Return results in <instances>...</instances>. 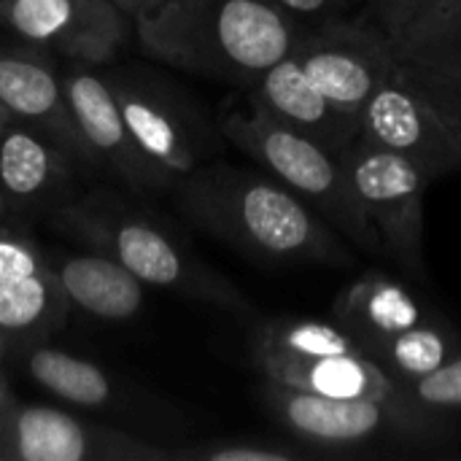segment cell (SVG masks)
Masks as SVG:
<instances>
[{
	"label": "cell",
	"mask_w": 461,
	"mask_h": 461,
	"mask_svg": "<svg viewBox=\"0 0 461 461\" xmlns=\"http://www.w3.org/2000/svg\"><path fill=\"white\" fill-rule=\"evenodd\" d=\"M178 213L200 232L267 267L357 265L359 251L270 173L211 159L173 186Z\"/></svg>",
	"instance_id": "cell-1"
},
{
	"label": "cell",
	"mask_w": 461,
	"mask_h": 461,
	"mask_svg": "<svg viewBox=\"0 0 461 461\" xmlns=\"http://www.w3.org/2000/svg\"><path fill=\"white\" fill-rule=\"evenodd\" d=\"M303 32L273 0H165L132 19L146 57L243 92L289 57Z\"/></svg>",
	"instance_id": "cell-2"
},
{
	"label": "cell",
	"mask_w": 461,
	"mask_h": 461,
	"mask_svg": "<svg viewBox=\"0 0 461 461\" xmlns=\"http://www.w3.org/2000/svg\"><path fill=\"white\" fill-rule=\"evenodd\" d=\"M259 402L281 432L319 459L461 454V416L432 411L402 389L386 400H332L262 378Z\"/></svg>",
	"instance_id": "cell-3"
},
{
	"label": "cell",
	"mask_w": 461,
	"mask_h": 461,
	"mask_svg": "<svg viewBox=\"0 0 461 461\" xmlns=\"http://www.w3.org/2000/svg\"><path fill=\"white\" fill-rule=\"evenodd\" d=\"M54 221L84 246L122 262L149 289L205 303L235 316L254 313L249 297L227 276L203 262L165 224L108 189L62 203Z\"/></svg>",
	"instance_id": "cell-4"
},
{
	"label": "cell",
	"mask_w": 461,
	"mask_h": 461,
	"mask_svg": "<svg viewBox=\"0 0 461 461\" xmlns=\"http://www.w3.org/2000/svg\"><path fill=\"white\" fill-rule=\"evenodd\" d=\"M221 135L265 173L311 205L359 254L381 257V240L362 213L343 159L292 132L257 108H232L219 119Z\"/></svg>",
	"instance_id": "cell-5"
},
{
	"label": "cell",
	"mask_w": 461,
	"mask_h": 461,
	"mask_svg": "<svg viewBox=\"0 0 461 461\" xmlns=\"http://www.w3.org/2000/svg\"><path fill=\"white\" fill-rule=\"evenodd\" d=\"M8 359H14L27 381H32L57 402L84 413H95L113 427L138 432L159 443L197 429V421L186 416L178 405L146 392L135 381L116 375L113 370L86 357L54 348L49 346V340L22 348Z\"/></svg>",
	"instance_id": "cell-6"
},
{
	"label": "cell",
	"mask_w": 461,
	"mask_h": 461,
	"mask_svg": "<svg viewBox=\"0 0 461 461\" xmlns=\"http://www.w3.org/2000/svg\"><path fill=\"white\" fill-rule=\"evenodd\" d=\"M140 151L176 181L211 162L221 127L181 86L143 68L103 70Z\"/></svg>",
	"instance_id": "cell-7"
},
{
	"label": "cell",
	"mask_w": 461,
	"mask_h": 461,
	"mask_svg": "<svg viewBox=\"0 0 461 461\" xmlns=\"http://www.w3.org/2000/svg\"><path fill=\"white\" fill-rule=\"evenodd\" d=\"M351 192L381 240V259L402 278L427 281L424 267V197L432 181L405 157L359 135L343 154Z\"/></svg>",
	"instance_id": "cell-8"
},
{
	"label": "cell",
	"mask_w": 461,
	"mask_h": 461,
	"mask_svg": "<svg viewBox=\"0 0 461 461\" xmlns=\"http://www.w3.org/2000/svg\"><path fill=\"white\" fill-rule=\"evenodd\" d=\"M0 461H170V446L68 408L0 411Z\"/></svg>",
	"instance_id": "cell-9"
},
{
	"label": "cell",
	"mask_w": 461,
	"mask_h": 461,
	"mask_svg": "<svg viewBox=\"0 0 461 461\" xmlns=\"http://www.w3.org/2000/svg\"><path fill=\"white\" fill-rule=\"evenodd\" d=\"M292 57L330 100L359 116L400 65L394 41L359 11L305 30Z\"/></svg>",
	"instance_id": "cell-10"
},
{
	"label": "cell",
	"mask_w": 461,
	"mask_h": 461,
	"mask_svg": "<svg viewBox=\"0 0 461 461\" xmlns=\"http://www.w3.org/2000/svg\"><path fill=\"white\" fill-rule=\"evenodd\" d=\"M0 24L19 41L76 65H108L132 38V19L113 0H0Z\"/></svg>",
	"instance_id": "cell-11"
},
{
	"label": "cell",
	"mask_w": 461,
	"mask_h": 461,
	"mask_svg": "<svg viewBox=\"0 0 461 461\" xmlns=\"http://www.w3.org/2000/svg\"><path fill=\"white\" fill-rule=\"evenodd\" d=\"M362 138L405 157L432 184L461 170L456 140L405 59H400L394 73L365 105Z\"/></svg>",
	"instance_id": "cell-12"
},
{
	"label": "cell",
	"mask_w": 461,
	"mask_h": 461,
	"mask_svg": "<svg viewBox=\"0 0 461 461\" xmlns=\"http://www.w3.org/2000/svg\"><path fill=\"white\" fill-rule=\"evenodd\" d=\"M62 81L73 122L92 157V165L113 173L132 192H173L178 181L140 151L116 105L105 73L95 65L70 62V68L62 70Z\"/></svg>",
	"instance_id": "cell-13"
},
{
	"label": "cell",
	"mask_w": 461,
	"mask_h": 461,
	"mask_svg": "<svg viewBox=\"0 0 461 461\" xmlns=\"http://www.w3.org/2000/svg\"><path fill=\"white\" fill-rule=\"evenodd\" d=\"M0 108L49 135L76 159V165L95 167L65 97L62 70L54 68L43 49L30 43L0 46Z\"/></svg>",
	"instance_id": "cell-14"
},
{
	"label": "cell",
	"mask_w": 461,
	"mask_h": 461,
	"mask_svg": "<svg viewBox=\"0 0 461 461\" xmlns=\"http://www.w3.org/2000/svg\"><path fill=\"white\" fill-rule=\"evenodd\" d=\"M246 100L251 108L338 157L362 135V116L330 100L292 54L251 84Z\"/></svg>",
	"instance_id": "cell-15"
},
{
	"label": "cell",
	"mask_w": 461,
	"mask_h": 461,
	"mask_svg": "<svg viewBox=\"0 0 461 461\" xmlns=\"http://www.w3.org/2000/svg\"><path fill=\"white\" fill-rule=\"evenodd\" d=\"M432 311L435 305L413 281L386 270H365L340 289L330 319L340 324L367 357H373L384 343L411 330Z\"/></svg>",
	"instance_id": "cell-16"
},
{
	"label": "cell",
	"mask_w": 461,
	"mask_h": 461,
	"mask_svg": "<svg viewBox=\"0 0 461 461\" xmlns=\"http://www.w3.org/2000/svg\"><path fill=\"white\" fill-rule=\"evenodd\" d=\"M76 159L35 127L3 116L0 119V192L8 208H35L57 200Z\"/></svg>",
	"instance_id": "cell-17"
},
{
	"label": "cell",
	"mask_w": 461,
	"mask_h": 461,
	"mask_svg": "<svg viewBox=\"0 0 461 461\" xmlns=\"http://www.w3.org/2000/svg\"><path fill=\"white\" fill-rule=\"evenodd\" d=\"M51 270L68 305L97 321H130L146 308V284L113 257L89 249L51 259Z\"/></svg>",
	"instance_id": "cell-18"
},
{
	"label": "cell",
	"mask_w": 461,
	"mask_h": 461,
	"mask_svg": "<svg viewBox=\"0 0 461 461\" xmlns=\"http://www.w3.org/2000/svg\"><path fill=\"white\" fill-rule=\"evenodd\" d=\"M265 381L332 400H386L400 392L397 381L365 354H335L308 362L257 365Z\"/></svg>",
	"instance_id": "cell-19"
},
{
	"label": "cell",
	"mask_w": 461,
	"mask_h": 461,
	"mask_svg": "<svg viewBox=\"0 0 461 461\" xmlns=\"http://www.w3.org/2000/svg\"><path fill=\"white\" fill-rule=\"evenodd\" d=\"M68 311L54 270L46 276H0V359L46 343L65 324Z\"/></svg>",
	"instance_id": "cell-20"
},
{
	"label": "cell",
	"mask_w": 461,
	"mask_h": 461,
	"mask_svg": "<svg viewBox=\"0 0 461 461\" xmlns=\"http://www.w3.org/2000/svg\"><path fill=\"white\" fill-rule=\"evenodd\" d=\"M459 351L461 330L440 308H435L427 319L384 343L370 359L378 362L402 389L432 375Z\"/></svg>",
	"instance_id": "cell-21"
},
{
	"label": "cell",
	"mask_w": 461,
	"mask_h": 461,
	"mask_svg": "<svg viewBox=\"0 0 461 461\" xmlns=\"http://www.w3.org/2000/svg\"><path fill=\"white\" fill-rule=\"evenodd\" d=\"M365 354L332 319H270L251 335V362H308L335 354ZM367 357V354H365Z\"/></svg>",
	"instance_id": "cell-22"
},
{
	"label": "cell",
	"mask_w": 461,
	"mask_h": 461,
	"mask_svg": "<svg viewBox=\"0 0 461 461\" xmlns=\"http://www.w3.org/2000/svg\"><path fill=\"white\" fill-rule=\"evenodd\" d=\"M397 57L461 81V0H448L394 41Z\"/></svg>",
	"instance_id": "cell-23"
},
{
	"label": "cell",
	"mask_w": 461,
	"mask_h": 461,
	"mask_svg": "<svg viewBox=\"0 0 461 461\" xmlns=\"http://www.w3.org/2000/svg\"><path fill=\"white\" fill-rule=\"evenodd\" d=\"M319 459L308 446L281 435H235L211 440H186L170 446V461H311Z\"/></svg>",
	"instance_id": "cell-24"
},
{
	"label": "cell",
	"mask_w": 461,
	"mask_h": 461,
	"mask_svg": "<svg viewBox=\"0 0 461 461\" xmlns=\"http://www.w3.org/2000/svg\"><path fill=\"white\" fill-rule=\"evenodd\" d=\"M443 3L448 0H354L357 11L375 22L392 41H400Z\"/></svg>",
	"instance_id": "cell-25"
},
{
	"label": "cell",
	"mask_w": 461,
	"mask_h": 461,
	"mask_svg": "<svg viewBox=\"0 0 461 461\" xmlns=\"http://www.w3.org/2000/svg\"><path fill=\"white\" fill-rule=\"evenodd\" d=\"M402 392L411 400H416L432 411L461 416V351L456 357H451L440 370H435L432 375H427L411 386H402Z\"/></svg>",
	"instance_id": "cell-26"
},
{
	"label": "cell",
	"mask_w": 461,
	"mask_h": 461,
	"mask_svg": "<svg viewBox=\"0 0 461 461\" xmlns=\"http://www.w3.org/2000/svg\"><path fill=\"white\" fill-rule=\"evenodd\" d=\"M411 68L416 70L421 89L427 92L429 103L435 105L438 116L443 119V124L448 127L451 138L456 140L461 151V81L443 76V73H435V70H427V68H416V65H411Z\"/></svg>",
	"instance_id": "cell-27"
},
{
	"label": "cell",
	"mask_w": 461,
	"mask_h": 461,
	"mask_svg": "<svg viewBox=\"0 0 461 461\" xmlns=\"http://www.w3.org/2000/svg\"><path fill=\"white\" fill-rule=\"evenodd\" d=\"M284 14H289L303 30L319 27L330 19L354 14V0H273Z\"/></svg>",
	"instance_id": "cell-28"
},
{
	"label": "cell",
	"mask_w": 461,
	"mask_h": 461,
	"mask_svg": "<svg viewBox=\"0 0 461 461\" xmlns=\"http://www.w3.org/2000/svg\"><path fill=\"white\" fill-rule=\"evenodd\" d=\"M130 19H138L140 14H149V11H154L157 5H162L165 0H113Z\"/></svg>",
	"instance_id": "cell-29"
},
{
	"label": "cell",
	"mask_w": 461,
	"mask_h": 461,
	"mask_svg": "<svg viewBox=\"0 0 461 461\" xmlns=\"http://www.w3.org/2000/svg\"><path fill=\"white\" fill-rule=\"evenodd\" d=\"M3 362L5 359H0V411L11 408L16 402V394H14V389H11V384L5 378V370H3Z\"/></svg>",
	"instance_id": "cell-30"
},
{
	"label": "cell",
	"mask_w": 461,
	"mask_h": 461,
	"mask_svg": "<svg viewBox=\"0 0 461 461\" xmlns=\"http://www.w3.org/2000/svg\"><path fill=\"white\" fill-rule=\"evenodd\" d=\"M5 211H8V203H5V197H3V192H0V221H3V216H5Z\"/></svg>",
	"instance_id": "cell-31"
},
{
	"label": "cell",
	"mask_w": 461,
	"mask_h": 461,
	"mask_svg": "<svg viewBox=\"0 0 461 461\" xmlns=\"http://www.w3.org/2000/svg\"><path fill=\"white\" fill-rule=\"evenodd\" d=\"M3 116H5V111H3V108H0V119H3Z\"/></svg>",
	"instance_id": "cell-32"
}]
</instances>
